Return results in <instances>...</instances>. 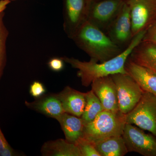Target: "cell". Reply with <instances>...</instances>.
I'll return each instance as SVG.
<instances>
[{"label":"cell","instance_id":"cell-14","mask_svg":"<svg viewBox=\"0 0 156 156\" xmlns=\"http://www.w3.org/2000/svg\"><path fill=\"white\" fill-rule=\"evenodd\" d=\"M56 95L65 112L76 116H82L86 106V92L67 86Z\"/></svg>","mask_w":156,"mask_h":156},{"label":"cell","instance_id":"cell-27","mask_svg":"<svg viewBox=\"0 0 156 156\" xmlns=\"http://www.w3.org/2000/svg\"><path fill=\"white\" fill-rule=\"evenodd\" d=\"M10 1H11V2H12V1H16V0H10Z\"/></svg>","mask_w":156,"mask_h":156},{"label":"cell","instance_id":"cell-28","mask_svg":"<svg viewBox=\"0 0 156 156\" xmlns=\"http://www.w3.org/2000/svg\"><path fill=\"white\" fill-rule=\"evenodd\" d=\"M90 1H98V0H90Z\"/></svg>","mask_w":156,"mask_h":156},{"label":"cell","instance_id":"cell-23","mask_svg":"<svg viewBox=\"0 0 156 156\" xmlns=\"http://www.w3.org/2000/svg\"><path fill=\"white\" fill-rule=\"evenodd\" d=\"M46 92L44 85L39 81H34L31 84L29 92L31 96L35 98L44 95Z\"/></svg>","mask_w":156,"mask_h":156},{"label":"cell","instance_id":"cell-7","mask_svg":"<svg viewBox=\"0 0 156 156\" xmlns=\"http://www.w3.org/2000/svg\"><path fill=\"white\" fill-rule=\"evenodd\" d=\"M132 27V37L147 30L156 21V0H127Z\"/></svg>","mask_w":156,"mask_h":156},{"label":"cell","instance_id":"cell-18","mask_svg":"<svg viewBox=\"0 0 156 156\" xmlns=\"http://www.w3.org/2000/svg\"><path fill=\"white\" fill-rule=\"evenodd\" d=\"M101 156H124L128 152L122 136H112L94 143Z\"/></svg>","mask_w":156,"mask_h":156},{"label":"cell","instance_id":"cell-16","mask_svg":"<svg viewBox=\"0 0 156 156\" xmlns=\"http://www.w3.org/2000/svg\"><path fill=\"white\" fill-rule=\"evenodd\" d=\"M41 153L44 156H82L75 144L63 139L45 142L42 146Z\"/></svg>","mask_w":156,"mask_h":156},{"label":"cell","instance_id":"cell-25","mask_svg":"<svg viewBox=\"0 0 156 156\" xmlns=\"http://www.w3.org/2000/svg\"><path fill=\"white\" fill-rule=\"evenodd\" d=\"M142 41L148 42L156 46V21L146 30Z\"/></svg>","mask_w":156,"mask_h":156},{"label":"cell","instance_id":"cell-20","mask_svg":"<svg viewBox=\"0 0 156 156\" xmlns=\"http://www.w3.org/2000/svg\"><path fill=\"white\" fill-rule=\"evenodd\" d=\"M5 12L0 13V79L2 77L6 62V42L9 31L4 23Z\"/></svg>","mask_w":156,"mask_h":156},{"label":"cell","instance_id":"cell-12","mask_svg":"<svg viewBox=\"0 0 156 156\" xmlns=\"http://www.w3.org/2000/svg\"><path fill=\"white\" fill-rule=\"evenodd\" d=\"M25 104L28 108L56 120L65 112L56 94H44L32 102L25 101Z\"/></svg>","mask_w":156,"mask_h":156},{"label":"cell","instance_id":"cell-26","mask_svg":"<svg viewBox=\"0 0 156 156\" xmlns=\"http://www.w3.org/2000/svg\"><path fill=\"white\" fill-rule=\"evenodd\" d=\"M10 0H1L0 1V13L4 12L7 6L11 3Z\"/></svg>","mask_w":156,"mask_h":156},{"label":"cell","instance_id":"cell-11","mask_svg":"<svg viewBox=\"0 0 156 156\" xmlns=\"http://www.w3.org/2000/svg\"><path fill=\"white\" fill-rule=\"evenodd\" d=\"M91 86V90L99 98L105 110L119 111L116 87L111 76L96 79Z\"/></svg>","mask_w":156,"mask_h":156},{"label":"cell","instance_id":"cell-22","mask_svg":"<svg viewBox=\"0 0 156 156\" xmlns=\"http://www.w3.org/2000/svg\"><path fill=\"white\" fill-rule=\"evenodd\" d=\"M16 152L9 145L0 128V156H17Z\"/></svg>","mask_w":156,"mask_h":156},{"label":"cell","instance_id":"cell-3","mask_svg":"<svg viewBox=\"0 0 156 156\" xmlns=\"http://www.w3.org/2000/svg\"><path fill=\"white\" fill-rule=\"evenodd\" d=\"M126 124V115L120 111L104 110L85 125L83 136L95 143L111 136H122Z\"/></svg>","mask_w":156,"mask_h":156},{"label":"cell","instance_id":"cell-24","mask_svg":"<svg viewBox=\"0 0 156 156\" xmlns=\"http://www.w3.org/2000/svg\"><path fill=\"white\" fill-rule=\"evenodd\" d=\"M64 62L62 57H53L48 62V67L53 71L59 72L64 68Z\"/></svg>","mask_w":156,"mask_h":156},{"label":"cell","instance_id":"cell-1","mask_svg":"<svg viewBox=\"0 0 156 156\" xmlns=\"http://www.w3.org/2000/svg\"><path fill=\"white\" fill-rule=\"evenodd\" d=\"M146 30L142 31L133 37L129 45L118 56L106 61L98 63L90 58L88 62L82 61L73 57H62L65 62L78 69L77 76L80 78L82 85L89 87L98 78L117 73L127 74L125 64L132 50L142 41Z\"/></svg>","mask_w":156,"mask_h":156},{"label":"cell","instance_id":"cell-10","mask_svg":"<svg viewBox=\"0 0 156 156\" xmlns=\"http://www.w3.org/2000/svg\"><path fill=\"white\" fill-rule=\"evenodd\" d=\"M105 34L115 44L123 50L133 38L129 7L124 2L119 13L108 29Z\"/></svg>","mask_w":156,"mask_h":156},{"label":"cell","instance_id":"cell-15","mask_svg":"<svg viewBox=\"0 0 156 156\" xmlns=\"http://www.w3.org/2000/svg\"><path fill=\"white\" fill-rule=\"evenodd\" d=\"M136 64L156 73V46L148 42L141 41L129 56Z\"/></svg>","mask_w":156,"mask_h":156},{"label":"cell","instance_id":"cell-19","mask_svg":"<svg viewBox=\"0 0 156 156\" xmlns=\"http://www.w3.org/2000/svg\"><path fill=\"white\" fill-rule=\"evenodd\" d=\"M86 101L85 109L81 117L85 125L92 122L105 110L99 98L92 90L86 92Z\"/></svg>","mask_w":156,"mask_h":156},{"label":"cell","instance_id":"cell-21","mask_svg":"<svg viewBox=\"0 0 156 156\" xmlns=\"http://www.w3.org/2000/svg\"><path fill=\"white\" fill-rule=\"evenodd\" d=\"M74 144L80 150L82 156H101L95 144L82 136Z\"/></svg>","mask_w":156,"mask_h":156},{"label":"cell","instance_id":"cell-17","mask_svg":"<svg viewBox=\"0 0 156 156\" xmlns=\"http://www.w3.org/2000/svg\"><path fill=\"white\" fill-rule=\"evenodd\" d=\"M57 121L67 141L75 143L83 136L85 125L81 117L64 112Z\"/></svg>","mask_w":156,"mask_h":156},{"label":"cell","instance_id":"cell-8","mask_svg":"<svg viewBox=\"0 0 156 156\" xmlns=\"http://www.w3.org/2000/svg\"><path fill=\"white\" fill-rule=\"evenodd\" d=\"M128 152L144 156H156V137L145 133L143 129L126 123L122 134Z\"/></svg>","mask_w":156,"mask_h":156},{"label":"cell","instance_id":"cell-5","mask_svg":"<svg viewBox=\"0 0 156 156\" xmlns=\"http://www.w3.org/2000/svg\"><path fill=\"white\" fill-rule=\"evenodd\" d=\"M111 76L116 87L119 110L127 114L135 107L144 92L128 74L117 73Z\"/></svg>","mask_w":156,"mask_h":156},{"label":"cell","instance_id":"cell-6","mask_svg":"<svg viewBox=\"0 0 156 156\" xmlns=\"http://www.w3.org/2000/svg\"><path fill=\"white\" fill-rule=\"evenodd\" d=\"M125 2L123 0L90 1L87 21L105 33L119 13Z\"/></svg>","mask_w":156,"mask_h":156},{"label":"cell","instance_id":"cell-2","mask_svg":"<svg viewBox=\"0 0 156 156\" xmlns=\"http://www.w3.org/2000/svg\"><path fill=\"white\" fill-rule=\"evenodd\" d=\"M70 39L91 58L98 62L111 59L123 50L104 32L87 20L79 27Z\"/></svg>","mask_w":156,"mask_h":156},{"label":"cell","instance_id":"cell-9","mask_svg":"<svg viewBox=\"0 0 156 156\" xmlns=\"http://www.w3.org/2000/svg\"><path fill=\"white\" fill-rule=\"evenodd\" d=\"M90 0H64L63 29L70 39L88 17Z\"/></svg>","mask_w":156,"mask_h":156},{"label":"cell","instance_id":"cell-4","mask_svg":"<svg viewBox=\"0 0 156 156\" xmlns=\"http://www.w3.org/2000/svg\"><path fill=\"white\" fill-rule=\"evenodd\" d=\"M126 123L136 125L156 137V96L144 92L139 102L126 115Z\"/></svg>","mask_w":156,"mask_h":156},{"label":"cell","instance_id":"cell-13","mask_svg":"<svg viewBox=\"0 0 156 156\" xmlns=\"http://www.w3.org/2000/svg\"><path fill=\"white\" fill-rule=\"evenodd\" d=\"M127 74L136 81L144 92L156 96V73L134 63L128 57L125 64Z\"/></svg>","mask_w":156,"mask_h":156},{"label":"cell","instance_id":"cell-29","mask_svg":"<svg viewBox=\"0 0 156 156\" xmlns=\"http://www.w3.org/2000/svg\"><path fill=\"white\" fill-rule=\"evenodd\" d=\"M123 1H127V0H123Z\"/></svg>","mask_w":156,"mask_h":156}]
</instances>
